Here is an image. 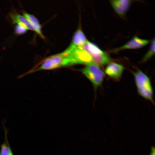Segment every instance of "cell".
Wrapping results in <instances>:
<instances>
[{
	"instance_id": "obj_1",
	"label": "cell",
	"mask_w": 155,
	"mask_h": 155,
	"mask_svg": "<svg viewBox=\"0 0 155 155\" xmlns=\"http://www.w3.org/2000/svg\"><path fill=\"white\" fill-rule=\"evenodd\" d=\"M77 64L78 63L74 56L65 49L62 52L44 59L22 75L24 77L39 71L52 70Z\"/></svg>"
},
{
	"instance_id": "obj_2",
	"label": "cell",
	"mask_w": 155,
	"mask_h": 155,
	"mask_svg": "<svg viewBox=\"0 0 155 155\" xmlns=\"http://www.w3.org/2000/svg\"><path fill=\"white\" fill-rule=\"evenodd\" d=\"M137 89L139 94L144 98L152 101L153 91L150 78L140 70L134 73Z\"/></svg>"
},
{
	"instance_id": "obj_3",
	"label": "cell",
	"mask_w": 155,
	"mask_h": 155,
	"mask_svg": "<svg viewBox=\"0 0 155 155\" xmlns=\"http://www.w3.org/2000/svg\"><path fill=\"white\" fill-rule=\"evenodd\" d=\"M80 47L90 55L93 63L98 66H103L110 61V58L107 53L92 42L88 41Z\"/></svg>"
},
{
	"instance_id": "obj_4",
	"label": "cell",
	"mask_w": 155,
	"mask_h": 155,
	"mask_svg": "<svg viewBox=\"0 0 155 155\" xmlns=\"http://www.w3.org/2000/svg\"><path fill=\"white\" fill-rule=\"evenodd\" d=\"M82 72L96 88L101 85L104 81V73L93 63L86 65Z\"/></svg>"
},
{
	"instance_id": "obj_5",
	"label": "cell",
	"mask_w": 155,
	"mask_h": 155,
	"mask_svg": "<svg viewBox=\"0 0 155 155\" xmlns=\"http://www.w3.org/2000/svg\"><path fill=\"white\" fill-rule=\"evenodd\" d=\"M124 68L122 65L111 62L108 63L105 68V73L111 78L118 80L122 76Z\"/></svg>"
},
{
	"instance_id": "obj_6",
	"label": "cell",
	"mask_w": 155,
	"mask_h": 155,
	"mask_svg": "<svg viewBox=\"0 0 155 155\" xmlns=\"http://www.w3.org/2000/svg\"><path fill=\"white\" fill-rule=\"evenodd\" d=\"M148 43V40L134 36L125 44L115 49L114 51H116L126 49H139L146 45Z\"/></svg>"
},
{
	"instance_id": "obj_7",
	"label": "cell",
	"mask_w": 155,
	"mask_h": 155,
	"mask_svg": "<svg viewBox=\"0 0 155 155\" xmlns=\"http://www.w3.org/2000/svg\"><path fill=\"white\" fill-rule=\"evenodd\" d=\"M9 16L13 24L21 25L25 27L28 30L33 31L30 22L23 16L14 11L10 13Z\"/></svg>"
},
{
	"instance_id": "obj_8",
	"label": "cell",
	"mask_w": 155,
	"mask_h": 155,
	"mask_svg": "<svg viewBox=\"0 0 155 155\" xmlns=\"http://www.w3.org/2000/svg\"><path fill=\"white\" fill-rule=\"evenodd\" d=\"M112 5L115 11L119 14L123 15L126 12L130 5V1L128 0L111 1Z\"/></svg>"
},
{
	"instance_id": "obj_9",
	"label": "cell",
	"mask_w": 155,
	"mask_h": 155,
	"mask_svg": "<svg viewBox=\"0 0 155 155\" xmlns=\"http://www.w3.org/2000/svg\"><path fill=\"white\" fill-rule=\"evenodd\" d=\"M23 16L28 21L32 27L33 31H35L41 38L44 39L42 32L41 26L37 18L33 15L30 14L24 11L22 12Z\"/></svg>"
},
{
	"instance_id": "obj_10",
	"label": "cell",
	"mask_w": 155,
	"mask_h": 155,
	"mask_svg": "<svg viewBox=\"0 0 155 155\" xmlns=\"http://www.w3.org/2000/svg\"><path fill=\"white\" fill-rule=\"evenodd\" d=\"M87 41L84 33L81 29L79 28L74 33L70 44L77 47H80Z\"/></svg>"
},
{
	"instance_id": "obj_11",
	"label": "cell",
	"mask_w": 155,
	"mask_h": 155,
	"mask_svg": "<svg viewBox=\"0 0 155 155\" xmlns=\"http://www.w3.org/2000/svg\"><path fill=\"white\" fill-rule=\"evenodd\" d=\"M5 132V140L1 146L0 155H13L7 140L6 131Z\"/></svg>"
},
{
	"instance_id": "obj_12",
	"label": "cell",
	"mask_w": 155,
	"mask_h": 155,
	"mask_svg": "<svg viewBox=\"0 0 155 155\" xmlns=\"http://www.w3.org/2000/svg\"><path fill=\"white\" fill-rule=\"evenodd\" d=\"M155 53V39H154L151 42L148 51L144 57L142 61L145 62L150 59Z\"/></svg>"
},
{
	"instance_id": "obj_13",
	"label": "cell",
	"mask_w": 155,
	"mask_h": 155,
	"mask_svg": "<svg viewBox=\"0 0 155 155\" xmlns=\"http://www.w3.org/2000/svg\"><path fill=\"white\" fill-rule=\"evenodd\" d=\"M28 30L26 28L23 26L16 24L14 28V32L17 35H22L26 33Z\"/></svg>"
},
{
	"instance_id": "obj_14",
	"label": "cell",
	"mask_w": 155,
	"mask_h": 155,
	"mask_svg": "<svg viewBox=\"0 0 155 155\" xmlns=\"http://www.w3.org/2000/svg\"><path fill=\"white\" fill-rule=\"evenodd\" d=\"M150 155H155V148L154 147H152V152Z\"/></svg>"
},
{
	"instance_id": "obj_15",
	"label": "cell",
	"mask_w": 155,
	"mask_h": 155,
	"mask_svg": "<svg viewBox=\"0 0 155 155\" xmlns=\"http://www.w3.org/2000/svg\"></svg>"
}]
</instances>
